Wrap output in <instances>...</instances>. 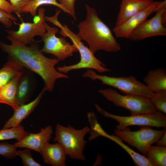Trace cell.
Returning <instances> with one entry per match:
<instances>
[{
	"label": "cell",
	"mask_w": 166,
	"mask_h": 166,
	"mask_svg": "<svg viewBox=\"0 0 166 166\" xmlns=\"http://www.w3.org/2000/svg\"><path fill=\"white\" fill-rule=\"evenodd\" d=\"M6 37L11 44H7L0 41V48L8 54V57L41 77L47 91L51 92L53 90L57 80L69 78L68 75L55 69V66L59 61L44 56L36 43L33 42L28 46L9 35Z\"/></svg>",
	"instance_id": "cell-1"
},
{
	"label": "cell",
	"mask_w": 166,
	"mask_h": 166,
	"mask_svg": "<svg viewBox=\"0 0 166 166\" xmlns=\"http://www.w3.org/2000/svg\"><path fill=\"white\" fill-rule=\"evenodd\" d=\"M85 7L86 18L77 25L78 36L87 43L94 54L99 50L108 52L121 50V45L109 27L99 18L96 10L87 4Z\"/></svg>",
	"instance_id": "cell-2"
},
{
	"label": "cell",
	"mask_w": 166,
	"mask_h": 166,
	"mask_svg": "<svg viewBox=\"0 0 166 166\" xmlns=\"http://www.w3.org/2000/svg\"><path fill=\"white\" fill-rule=\"evenodd\" d=\"M59 14V13L56 12L54 16L47 17L46 20L60 29L58 32L61 35L70 39L73 44L77 48L80 55V60L76 64L58 67L57 69L59 72L65 74L72 70L82 69H93L101 73L111 72V69L106 68L103 63L95 57L89 48L85 45L77 34L72 31L67 25H63L59 21L58 18Z\"/></svg>",
	"instance_id": "cell-3"
},
{
	"label": "cell",
	"mask_w": 166,
	"mask_h": 166,
	"mask_svg": "<svg viewBox=\"0 0 166 166\" xmlns=\"http://www.w3.org/2000/svg\"><path fill=\"white\" fill-rule=\"evenodd\" d=\"M90 130L89 126L76 129L70 125L65 126L57 124L53 140L62 147L66 155L70 158L84 161L85 157L84 151L87 143L85 137Z\"/></svg>",
	"instance_id": "cell-4"
},
{
	"label": "cell",
	"mask_w": 166,
	"mask_h": 166,
	"mask_svg": "<svg viewBox=\"0 0 166 166\" xmlns=\"http://www.w3.org/2000/svg\"><path fill=\"white\" fill-rule=\"evenodd\" d=\"M82 76L93 81L99 80L103 84L115 88L125 94L137 95L150 99L154 93L145 84L133 76L114 77L102 75L97 74L92 69H89L82 74Z\"/></svg>",
	"instance_id": "cell-5"
},
{
	"label": "cell",
	"mask_w": 166,
	"mask_h": 166,
	"mask_svg": "<svg viewBox=\"0 0 166 166\" xmlns=\"http://www.w3.org/2000/svg\"><path fill=\"white\" fill-rule=\"evenodd\" d=\"M98 92L115 106L129 110L131 115L151 114L157 111L150 99L147 97L133 94L121 95L110 88L101 89Z\"/></svg>",
	"instance_id": "cell-6"
},
{
	"label": "cell",
	"mask_w": 166,
	"mask_h": 166,
	"mask_svg": "<svg viewBox=\"0 0 166 166\" xmlns=\"http://www.w3.org/2000/svg\"><path fill=\"white\" fill-rule=\"evenodd\" d=\"M165 132L166 128L157 130L149 126H142L139 130L136 131H131L128 128L123 130L115 128L114 133L122 140L135 148L146 156L149 147L156 143Z\"/></svg>",
	"instance_id": "cell-7"
},
{
	"label": "cell",
	"mask_w": 166,
	"mask_h": 166,
	"mask_svg": "<svg viewBox=\"0 0 166 166\" xmlns=\"http://www.w3.org/2000/svg\"><path fill=\"white\" fill-rule=\"evenodd\" d=\"M95 106L97 111L104 117L115 120L118 122L116 128L119 130H123L132 125L149 126L158 128L166 127V115L159 111L151 114L122 116L110 113L97 104H95Z\"/></svg>",
	"instance_id": "cell-8"
},
{
	"label": "cell",
	"mask_w": 166,
	"mask_h": 166,
	"mask_svg": "<svg viewBox=\"0 0 166 166\" xmlns=\"http://www.w3.org/2000/svg\"><path fill=\"white\" fill-rule=\"evenodd\" d=\"M45 25L46 32L41 36L44 42L40 49L42 53L52 54L60 61L64 60L78 51L74 45L71 44L63 38L57 37L56 34L59 32L57 28L51 27L46 22Z\"/></svg>",
	"instance_id": "cell-9"
},
{
	"label": "cell",
	"mask_w": 166,
	"mask_h": 166,
	"mask_svg": "<svg viewBox=\"0 0 166 166\" xmlns=\"http://www.w3.org/2000/svg\"><path fill=\"white\" fill-rule=\"evenodd\" d=\"M166 0H164L154 16L142 23L131 33L128 39L138 41L153 37L166 36Z\"/></svg>",
	"instance_id": "cell-10"
},
{
	"label": "cell",
	"mask_w": 166,
	"mask_h": 166,
	"mask_svg": "<svg viewBox=\"0 0 166 166\" xmlns=\"http://www.w3.org/2000/svg\"><path fill=\"white\" fill-rule=\"evenodd\" d=\"M38 15L36 16L35 21L33 23L23 21L19 24L18 30H6L8 35L20 42L27 45L34 41L33 38L36 36H42L46 32L45 25V9L40 8Z\"/></svg>",
	"instance_id": "cell-11"
},
{
	"label": "cell",
	"mask_w": 166,
	"mask_h": 166,
	"mask_svg": "<svg viewBox=\"0 0 166 166\" xmlns=\"http://www.w3.org/2000/svg\"><path fill=\"white\" fill-rule=\"evenodd\" d=\"M163 1H154L144 10L133 15L122 24L115 26L113 31L116 37L128 38L131 33L152 13L161 6Z\"/></svg>",
	"instance_id": "cell-12"
},
{
	"label": "cell",
	"mask_w": 166,
	"mask_h": 166,
	"mask_svg": "<svg viewBox=\"0 0 166 166\" xmlns=\"http://www.w3.org/2000/svg\"><path fill=\"white\" fill-rule=\"evenodd\" d=\"M53 133L52 127L48 125L41 128L38 133H29L23 139L14 144L17 148H28L41 154L43 147L50 141Z\"/></svg>",
	"instance_id": "cell-13"
},
{
	"label": "cell",
	"mask_w": 166,
	"mask_h": 166,
	"mask_svg": "<svg viewBox=\"0 0 166 166\" xmlns=\"http://www.w3.org/2000/svg\"><path fill=\"white\" fill-rule=\"evenodd\" d=\"M153 0H121L115 26L120 25L129 18L148 7Z\"/></svg>",
	"instance_id": "cell-14"
},
{
	"label": "cell",
	"mask_w": 166,
	"mask_h": 166,
	"mask_svg": "<svg viewBox=\"0 0 166 166\" xmlns=\"http://www.w3.org/2000/svg\"><path fill=\"white\" fill-rule=\"evenodd\" d=\"M46 164L52 166H65L66 155L62 147L58 143L48 142L43 147L41 152Z\"/></svg>",
	"instance_id": "cell-15"
},
{
	"label": "cell",
	"mask_w": 166,
	"mask_h": 166,
	"mask_svg": "<svg viewBox=\"0 0 166 166\" xmlns=\"http://www.w3.org/2000/svg\"><path fill=\"white\" fill-rule=\"evenodd\" d=\"M46 91V89L44 87L37 97L33 101L27 104L19 105L18 109L14 111L11 117L5 123L3 128H10L20 125L23 120L26 118L38 105L43 94Z\"/></svg>",
	"instance_id": "cell-16"
},
{
	"label": "cell",
	"mask_w": 166,
	"mask_h": 166,
	"mask_svg": "<svg viewBox=\"0 0 166 166\" xmlns=\"http://www.w3.org/2000/svg\"><path fill=\"white\" fill-rule=\"evenodd\" d=\"M23 71L18 73L10 81L0 88V103L7 104L14 111L19 107L16 99L18 85L23 74Z\"/></svg>",
	"instance_id": "cell-17"
},
{
	"label": "cell",
	"mask_w": 166,
	"mask_h": 166,
	"mask_svg": "<svg viewBox=\"0 0 166 166\" xmlns=\"http://www.w3.org/2000/svg\"><path fill=\"white\" fill-rule=\"evenodd\" d=\"M143 81L149 89L155 93L166 90V71L162 68L150 70Z\"/></svg>",
	"instance_id": "cell-18"
},
{
	"label": "cell",
	"mask_w": 166,
	"mask_h": 166,
	"mask_svg": "<svg viewBox=\"0 0 166 166\" xmlns=\"http://www.w3.org/2000/svg\"><path fill=\"white\" fill-rule=\"evenodd\" d=\"M23 67L17 61L8 57L7 62L0 69V88L6 84L18 73L22 71Z\"/></svg>",
	"instance_id": "cell-19"
},
{
	"label": "cell",
	"mask_w": 166,
	"mask_h": 166,
	"mask_svg": "<svg viewBox=\"0 0 166 166\" xmlns=\"http://www.w3.org/2000/svg\"><path fill=\"white\" fill-rule=\"evenodd\" d=\"M103 136L113 141L121 147L130 155L136 165L138 166H152L147 157L135 152L128 146L125 144L119 137L114 135H110L106 132Z\"/></svg>",
	"instance_id": "cell-20"
},
{
	"label": "cell",
	"mask_w": 166,
	"mask_h": 166,
	"mask_svg": "<svg viewBox=\"0 0 166 166\" xmlns=\"http://www.w3.org/2000/svg\"><path fill=\"white\" fill-rule=\"evenodd\" d=\"M146 157L152 166H166V147L151 145Z\"/></svg>",
	"instance_id": "cell-21"
},
{
	"label": "cell",
	"mask_w": 166,
	"mask_h": 166,
	"mask_svg": "<svg viewBox=\"0 0 166 166\" xmlns=\"http://www.w3.org/2000/svg\"><path fill=\"white\" fill-rule=\"evenodd\" d=\"M29 133L20 125L10 128H3L0 130V140L15 139L19 141L23 139Z\"/></svg>",
	"instance_id": "cell-22"
},
{
	"label": "cell",
	"mask_w": 166,
	"mask_h": 166,
	"mask_svg": "<svg viewBox=\"0 0 166 166\" xmlns=\"http://www.w3.org/2000/svg\"><path fill=\"white\" fill-rule=\"evenodd\" d=\"M30 82L27 76H22L18 83L16 99L19 105L25 104L27 100L30 90Z\"/></svg>",
	"instance_id": "cell-23"
},
{
	"label": "cell",
	"mask_w": 166,
	"mask_h": 166,
	"mask_svg": "<svg viewBox=\"0 0 166 166\" xmlns=\"http://www.w3.org/2000/svg\"><path fill=\"white\" fill-rule=\"evenodd\" d=\"M43 5H51L57 6L66 13L65 9L57 0H32L23 8L22 13H29L33 16L37 15V10L40 6Z\"/></svg>",
	"instance_id": "cell-24"
},
{
	"label": "cell",
	"mask_w": 166,
	"mask_h": 166,
	"mask_svg": "<svg viewBox=\"0 0 166 166\" xmlns=\"http://www.w3.org/2000/svg\"><path fill=\"white\" fill-rule=\"evenodd\" d=\"M87 115L88 121L90 125L89 140L91 141L101 136V134L104 130L98 123L97 117L94 112H89L87 113Z\"/></svg>",
	"instance_id": "cell-25"
},
{
	"label": "cell",
	"mask_w": 166,
	"mask_h": 166,
	"mask_svg": "<svg viewBox=\"0 0 166 166\" xmlns=\"http://www.w3.org/2000/svg\"><path fill=\"white\" fill-rule=\"evenodd\" d=\"M150 100L157 111L166 114V90L154 93Z\"/></svg>",
	"instance_id": "cell-26"
},
{
	"label": "cell",
	"mask_w": 166,
	"mask_h": 166,
	"mask_svg": "<svg viewBox=\"0 0 166 166\" xmlns=\"http://www.w3.org/2000/svg\"><path fill=\"white\" fill-rule=\"evenodd\" d=\"M17 147L7 142L0 143V155L9 159H12L17 156Z\"/></svg>",
	"instance_id": "cell-27"
},
{
	"label": "cell",
	"mask_w": 166,
	"mask_h": 166,
	"mask_svg": "<svg viewBox=\"0 0 166 166\" xmlns=\"http://www.w3.org/2000/svg\"><path fill=\"white\" fill-rule=\"evenodd\" d=\"M17 156H19L22 158L23 164L25 166H40L41 165L35 161L31 153L30 149H26L21 150H17Z\"/></svg>",
	"instance_id": "cell-28"
},
{
	"label": "cell",
	"mask_w": 166,
	"mask_h": 166,
	"mask_svg": "<svg viewBox=\"0 0 166 166\" xmlns=\"http://www.w3.org/2000/svg\"><path fill=\"white\" fill-rule=\"evenodd\" d=\"M17 20L16 18L11 14L0 9V22L6 28H9L12 25V22Z\"/></svg>",
	"instance_id": "cell-29"
},
{
	"label": "cell",
	"mask_w": 166,
	"mask_h": 166,
	"mask_svg": "<svg viewBox=\"0 0 166 166\" xmlns=\"http://www.w3.org/2000/svg\"><path fill=\"white\" fill-rule=\"evenodd\" d=\"M76 0H59L60 4L65 9L66 13L69 14L74 19L76 20L75 10V3Z\"/></svg>",
	"instance_id": "cell-30"
},
{
	"label": "cell",
	"mask_w": 166,
	"mask_h": 166,
	"mask_svg": "<svg viewBox=\"0 0 166 166\" xmlns=\"http://www.w3.org/2000/svg\"><path fill=\"white\" fill-rule=\"evenodd\" d=\"M14 10V13L19 18L22 13L24 7L30 1V0H9Z\"/></svg>",
	"instance_id": "cell-31"
},
{
	"label": "cell",
	"mask_w": 166,
	"mask_h": 166,
	"mask_svg": "<svg viewBox=\"0 0 166 166\" xmlns=\"http://www.w3.org/2000/svg\"><path fill=\"white\" fill-rule=\"evenodd\" d=\"M0 9L9 13L14 12L12 6L10 2L6 0H0Z\"/></svg>",
	"instance_id": "cell-32"
},
{
	"label": "cell",
	"mask_w": 166,
	"mask_h": 166,
	"mask_svg": "<svg viewBox=\"0 0 166 166\" xmlns=\"http://www.w3.org/2000/svg\"><path fill=\"white\" fill-rule=\"evenodd\" d=\"M156 143L157 146L166 147V132Z\"/></svg>",
	"instance_id": "cell-33"
},
{
	"label": "cell",
	"mask_w": 166,
	"mask_h": 166,
	"mask_svg": "<svg viewBox=\"0 0 166 166\" xmlns=\"http://www.w3.org/2000/svg\"><path fill=\"white\" fill-rule=\"evenodd\" d=\"M57 1H59V0H57Z\"/></svg>",
	"instance_id": "cell-34"
},
{
	"label": "cell",
	"mask_w": 166,
	"mask_h": 166,
	"mask_svg": "<svg viewBox=\"0 0 166 166\" xmlns=\"http://www.w3.org/2000/svg\"><path fill=\"white\" fill-rule=\"evenodd\" d=\"M30 1L32 0H30Z\"/></svg>",
	"instance_id": "cell-35"
}]
</instances>
